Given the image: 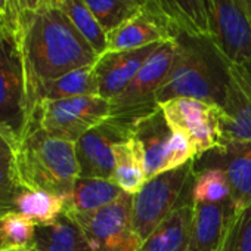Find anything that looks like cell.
<instances>
[{
    "label": "cell",
    "mask_w": 251,
    "mask_h": 251,
    "mask_svg": "<svg viewBox=\"0 0 251 251\" xmlns=\"http://www.w3.org/2000/svg\"><path fill=\"white\" fill-rule=\"evenodd\" d=\"M21 50L33 115V96L46 81L90 67L98 55L59 8L21 17Z\"/></svg>",
    "instance_id": "1"
},
{
    "label": "cell",
    "mask_w": 251,
    "mask_h": 251,
    "mask_svg": "<svg viewBox=\"0 0 251 251\" xmlns=\"http://www.w3.org/2000/svg\"><path fill=\"white\" fill-rule=\"evenodd\" d=\"M175 42V61L157 93L158 105L191 98L223 108L230 64L208 37L177 33Z\"/></svg>",
    "instance_id": "2"
},
{
    "label": "cell",
    "mask_w": 251,
    "mask_h": 251,
    "mask_svg": "<svg viewBox=\"0 0 251 251\" xmlns=\"http://www.w3.org/2000/svg\"><path fill=\"white\" fill-rule=\"evenodd\" d=\"M14 155L20 183L31 189L67 198L80 176L75 142L55 138L34 124Z\"/></svg>",
    "instance_id": "3"
},
{
    "label": "cell",
    "mask_w": 251,
    "mask_h": 251,
    "mask_svg": "<svg viewBox=\"0 0 251 251\" xmlns=\"http://www.w3.org/2000/svg\"><path fill=\"white\" fill-rule=\"evenodd\" d=\"M31 126L20 34L0 28V136L15 151Z\"/></svg>",
    "instance_id": "4"
},
{
    "label": "cell",
    "mask_w": 251,
    "mask_h": 251,
    "mask_svg": "<svg viewBox=\"0 0 251 251\" xmlns=\"http://www.w3.org/2000/svg\"><path fill=\"white\" fill-rule=\"evenodd\" d=\"M194 180V161H191L148 179L141 191L133 195L132 223L142 241L179 205L192 201Z\"/></svg>",
    "instance_id": "5"
},
{
    "label": "cell",
    "mask_w": 251,
    "mask_h": 251,
    "mask_svg": "<svg viewBox=\"0 0 251 251\" xmlns=\"http://www.w3.org/2000/svg\"><path fill=\"white\" fill-rule=\"evenodd\" d=\"M111 117L109 100L92 95L56 100H40L31 117V124L46 133L77 142L86 132Z\"/></svg>",
    "instance_id": "6"
},
{
    "label": "cell",
    "mask_w": 251,
    "mask_h": 251,
    "mask_svg": "<svg viewBox=\"0 0 251 251\" xmlns=\"http://www.w3.org/2000/svg\"><path fill=\"white\" fill-rule=\"evenodd\" d=\"M132 135L144 150L148 179L179 169L197 158L189 138L170 127L160 106L132 124Z\"/></svg>",
    "instance_id": "7"
},
{
    "label": "cell",
    "mask_w": 251,
    "mask_h": 251,
    "mask_svg": "<svg viewBox=\"0 0 251 251\" xmlns=\"http://www.w3.org/2000/svg\"><path fill=\"white\" fill-rule=\"evenodd\" d=\"M175 55V40L161 43L145 61L129 86L109 100L111 117L133 124L139 118L154 112L160 106L157 93L167 78Z\"/></svg>",
    "instance_id": "8"
},
{
    "label": "cell",
    "mask_w": 251,
    "mask_h": 251,
    "mask_svg": "<svg viewBox=\"0 0 251 251\" xmlns=\"http://www.w3.org/2000/svg\"><path fill=\"white\" fill-rule=\"evenodd\" d=\"M133 195L123 192L92 213H67L83 230L93 251H138L142 239L132 223Z\"/></svg>",
    "instance_id": "9"
},
{
    "label": "cell",
    "mask_w": 251,
    "mask_h": 251,
    "mask_svg": "<svg viewBox=\"0 0 251 251\" xmlns=\"http://www.w3.org/2000/svg\"><path fill=\"white\" fill-rule=\"evenodd\" d=\"M167 124L192 142L197 157L222 148V108L191 98H176L160 103Z\"/></svg>",
    "instance_id": "10"
},
{
    "label": "cell",
    "mask_w": 251,
    "mask_h": 251,
    "mask_svg": "<svg viewBox=\"0 0 251 251\" xmlns=\"http://www.w3.org/2000/svg\"><path fill=\"white\" fill-rule=\"evenodd\" d=\"M210 39L229 64L251 62V18L239 0H208Z\"/></svg>",
    "instance_id": "11"
},
{
    "label": "cell",
    "mask_w": 251,
    "mask_h": 251,
    "mask_svg": "<svg viewBox=\"0 0 251 251\" xmlns=\"http://www.w3.org/2000/svg\"><path fill=\"white\" fill-rule=\"evenodd\" d=\"M132 136V124L109 117L75 142L80 176L84 179H111L114 175V147Z\"/></svg>",
    "instance_id": "12"
},
{
    "label": "cell",
    "mask_w": 251,
    "mask_h": 251,
    "mask_svg": "<svg viewBox=\"0 0 251 251\" xmlns=\"http://www.w3.org/2000/svg\"><path fill=\"white\" fill-rule=\"evenodd\" d=\"M223 147L251 144V62L230 64L222 108Z\"/></svg>",
    "instance_id": "13"
},
{
    "label": "cell",
    "mask_w": 251,
    "mask_h": 251,
    "mask_svg": "<svg viewBox=\"0 0 251 251\" xmlns=\"http://www.w3.org/2000/svg\"><path fill=\"white\" fill-rule=\"evenodd\" d=\"M177 33L180 31L176 25L150 0L139 15L106 33V52L136 50L151 45L172 42Z\"/></svg>",
    "instance_id": "14"
},
{
    "label": "cell",
    "mask_w": 251,
    "mask_h": 251,
    "mask_svg": "<svg viewBox=\"0 0 251 251\" xmlns=\"http://www.w3.org/2000/svg\"><path fill=\"white\" fill-rule=\"evenodd\" d=\"M220 169L226 173L238 208L251 204V144L211 150L194 160V172Z\"/></svg>",
    "instance_id": "15"
},
{
    "label": "cell",
    "mask_w": 251,
    "mask_h": 251,
    "mask_svg": "<svg viewBox=\"0 0 251 251\" xmlns=\"http://www.w3.org/2000/svg\"><path fill=\"white\" fill-rule=\"evenodd\" d=\"M161 43L136 50L105 52L93 64V74L98 86V96L111 100L118 96L135 78L145 61Z\"/></svg>",
    "instance_id": "16"
},
{
    "label": "cell",
    "mask_w": 251,
    "mask_h": 251,
    "mask_svg": "<svg viewBox=\"0 0 251 251\" xmlns=\"http://www.w3.org/2000/svg\"><path fill=\"white\" fill-rule=\"evenodd\" d=\"M236 211L232 198L222 202H194L188 251H219Z\"/></svg>",
    "instance_id": "17"
},
{
    "label": "cell",
    "mask_w": 251,
    "mask_h": 251,
    "mask_svg": "<svg viewBox=\"0 0 251 251\" xmlns=\"http://www.w3.org/2000/svg\"><path fill=\"white\" fill-rule=\"evenodd\" d=\"M192 216L194 202H183L172 211L145 241H142L138 251H188Z\"/></svg>",
    "instance_id": "18"
},
{
    "label": "cell",
    "mask_w": 251,
    "mask_h": 251,
    "mask_svg": "<svg viewBox=\"0 0 251 251\" xmlns=\"http://www.w3.org/2000/svg\"><path fill=\"white\" fill-rule=\"evenodd\" d=\"M112 180L126 194L135 195L147 183V164L139 141L132 135L114 147Z\"/></svg>",
    "instance_id": "19"
},
{
    "label": "cell",
    "mask_w": 251,
    "mask_h": 251,
    "mask_svg": "<svg viewBox=\"0 0 251 251\" xmlns=\"http://www.w3.org/2000/svg\"><path fill=\"white\" fill-rule=\"evenodd\" d=\"M34 251H93L80 226L67 214L55 222L39 225L30 247Z\"/></svg>",
    "instance_id": "20"
},
{
    "label": "cell",
    "mask_w": 251,
    "mask_h": 251,
    "mask_svg": "<svg viewBox=\"0 0 251 251\" xmlns=\"http://www.w3.org/2000/svg\"><path fill=\"white\" fill-rule=\"evenodd\" d=\"M152 2L180 33L210 39L208 0H152Z\"/></svg>",
    "instance_id": "21"
},
{
    "label": "cell",
    "mask_w": 251,
    "mask_h": 251,
    "mask_svg": "<svg viewBox=\"0 0 251 251\" xmlns=\"http://www.w3.org/2000/svg\"><path fill=\"white\" fill-rule=\"evenodd\" d=\"M123 191L111 179L78 177L65 198V213H92L114 202Z\"/></svg>",
    "instance_id": "22"
},
{
    "label": "cell",
    "mask_w": 251,
    "mask_h": 251,
    "mask_svg": "<svg viewBox=\"0 0 251 251\" xmlns=\"http://www.w3.org/2000/svg\"><path fill=\"white\" fill-rule=\"evenodd\" d=\"M98 95L96 78L93 74V65L83 67L67 73L55 80L43 83L33 96V109L40 100H56L75 96ZM33 117V115H31Z\"/></svg>",
    "instance_id": "23"
},
{
    "label": "cell",
    "mask_w": 251,
    "mask_h": 251,
    "mask_svg": "<svg viewBox=\"0 0 251 251\" xmlns=\"http://www.w3.org/2000/svg\"><path fill=\"white\" fill-rule=\"evenodd\" d=\"M14 211L25 216L37 226L48 225L65 213V198L21 185L14 198Z\"/></svg>",
    "instance_id": "24"
},
{
    "label": "cell",
    "mask_w": 251,
    "mask_h": 251,
    "mask_svg": "<svg viewBox=\"0 0 251 251\" xmlns=\"http://www.w3.org/2000/svg\"><path fill=\"white\" fill-rule=\"evenodd\" d=\"M105 33H109L139 15L150 0H83Z\"/></svg>",
    "instance_id": "25"
},
{
    "label": "cell",
    "mask_w": 251,
    "mask_h": 251,
    "mask_svg": "<svg viewBox=\"0 0 251 251\" xmlns=\"http://www.w3.org/2000/svg\"><path fill=\"white\" fill-rule=\"evenodd\" d=\"M59 9L65 12L98 56L106 52V33L83 0H64L59 5Z\"/></svg>",
    "instance_id": "26"
},
{
    "label": "cell",
    "mask_w": 251,
    "mask_h": 251,
    "mask_svg": "<svg viewBox=\"0 0 251 251\" xmlns=\"http://www.w3.org/2000/svg\"><path fill=\"white\" fill-rule=\"evenodd\" d=\"M37 225L25 216L9 211L0 217V235H2L6 251H27L30 250Z\"/></svg>",
    "instance_id": "27"
},
{
    "label": "cell",
    "mask_w": 251,
    "mask_h": 251,
    "mask_svg": "<svg viewBox=\"0 0 251 251\" xmlns=\"http://www.w3.org/2000/svg\"><path fill=\"white\" fill-rule=\"evenodd\" d=\"M229 198H232V188L223 170L208 169L195 173L192 202H222Z\"/></svg>",
    "instance_id": "28"
},
{
    "label": "cell",
    "mask_w": 251,
    "mask_h": 251,
    "mask_svg": "<svg viewBox=\"0 0 251 251\" xmlns=\"http://www.w3.org/2000/svg\"><path fill=\"white\" fill-rule=\"evenodd\" d=\"M219 251H251V204L238 208Z\"/></svg>",
    "instance_id": "29"
},
{
    "label": "cell",
    "mask_w": 251,
    "mask_h": 251,
    "mask_svg": "<svg viewBox=\"0 0 251 251\" xmlns=\"http://www.w3.org/2000/svg\"><path fill=\"white\" fill-rule=\"evenodd\" d=\"M21 186L15 167L14 151L0 155V217L14 211V198Z\"/></svg>",
    "instance_id": "30"
},
{
    "label": "cell",
    "mask_w": 251,
    "mask_h": 251,
    "mask_svg": "<svg viewBox=\"0 0 251 251\" xmlns=\"http://www.w3.org/2000/svg\"><path fill=\"white\" fill-rule=\"evenodd\" d=\"M21 14L20 0H0V28L20 34Z\"/></svg>",
    "instance_id": "31"
},
{
    "label": "cell",
    "mask_w": 251,
    "mask_h": 251,
    "mask_svg": "<svg viewBox=\"0 0 251 251\" xmlns=\"http://www.w3.org/2000/svg\"><path fill=\"white\" fill-rule=\"evenodd\" d=\"M21 3V17L25 14H36L50 8H59L61 0H20Z\"/></svg>",
    "instance_id": "32"
},
{
    "label": "cell",
    "mask_w": 251,
    "mask_h": 251,
    "mask_svg": "<svg viewBox=\"0 0 251 251\" xmlns=\"http://www.w3.org/2000/svg\"><path fill=\"white\" fill-rule=\"evenodd\" d=\"M8 151H14L12 148H11V145L0 136V155H3L5 152H8Z\"/></svg>",
    "instance_id": "33"
},
{
    "label": "cell",
    "mask_w": 251,
    "mask_h": 251,
    "mask_svg": "<svg viewBox=\"0 0 251 251\" xmlns=\"http://www.w3.org/2000/svg\"><path fill=\"white\" fill-rule=\"evenodd\" d=\"M239 2H241V5L245 8L247 14H248L250 18H251V0H239Z\"/></svg>",
    "instance_id": "34"
},
{
    "label": "cell",
    "mask_w": 251,
    "mask_h": 251,
    "mask_svg": "<svg viewBox=\"0 0 251 251\" xmlns=\"http://www.w3.org/2000/svg\"><path fill=\"white\" fill-rule=\"evenodd\" d=\"M0 251H6L5 244H3V239H2V235H0Z\"/></svg>",
    "instance_id": "35"
},
{
    "label": "cell",
    "mask_w": 251,
    "mask_h": 251,
    "mask_svg": "<svg viewBox=\"0 0 251 251\" xmlns=\"http://www.w3.org/2000/svg\"><path fill=\"white\" fill-rule=\"evenodd\" d=\"M27 251H34V250H27Z\"/></svg>",
    "instance_id": "36"
},
{
    "label": "cell",
    "mask_w": 251,
    "mask_h": 251,
    "mask_svg": "<svg viewBox=\"0 0 251 251\" xmlns=\"http://www.w3.org/2000/svg\"><path fill=\"white\" fill-rule=\"evenodd\" d=\"M62 2H64V0H61V3H62Z\"/></svg>",
    "instance_id": "37"
}]
</instances>
